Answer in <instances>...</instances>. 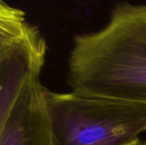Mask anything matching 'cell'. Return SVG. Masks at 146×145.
<instances>
[{"instance_id": "6da1fadb", "label": "cell", "mask_w": 146, "mask_h": 145, "mask_svg": "<svg viewBox=\"0 0 146 145\" xmlns=\"http://www.w3.org/2000/svg\"><path fill=\"white\" fill-rule=\"evenodd\" d=\"M68 84L79 94L146 103V4H119L103 29L74 38Z\"/></svg>"}, {"instance_id": "7a4b0ae2", "label": "cell", "mask_w": 146, "mask_h": 145, "mask_svg": "<svg viewBox=\"0 0 146 145\" xmlns=\"http://www.w3.org/2000/svg\"><path fill=\"white\" fill-rule=\"evenodd\" d=\"M54 145H140L146 103L44 87Z\"/></svg>"}, {"instance_id": "3957f363", "label": "cell", "mask_w": 146, "mask_h": 145, "mask_svg": "<svg viewBox=\"0 0 146 145\" xmlns=\"http://www.w3.org/2000/svg\"><path fill=\"white\" fill-rule=\"evenodd\" d=\"M46 43L22 10L0 3V121L3 120L25 82L39 79Z\"/></svg>"}, {"instance_id": "277c9868", "label": "cell", "mask_w": 146, "mask_h": 145, "mask_svg": "<svg viewBox=\"0 0 146 145\" xmlns=\"http://www.w3.org/2000/svg\"><path fill=\"white\" fill-rule=\"evenodd\" d=\"M39 79L25 82L5 118L0 121V145H54Z\"/></svg>"}, {"instance_id": "5b68a950", "label": "cell", "mask_w": 146, "mask_h": 145, "mask_svg": "<svg viewBox=\"0 0 146 145\" xmlns=\"http://www.w3.org/2000/svg\"><path fill=\"white\" fill-rule=\"evenodd\" d=\"M140 145H146V141H145L144 143H141V144H140Z\"/></svg>"}]
</instances>
